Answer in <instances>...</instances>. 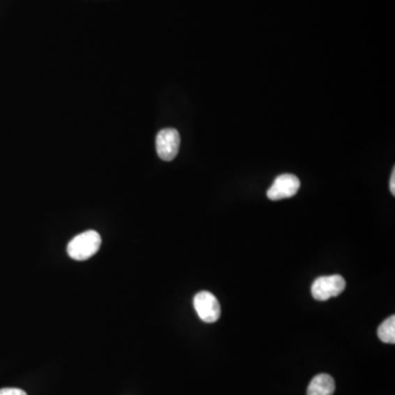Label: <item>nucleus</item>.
I'll use <instances>...</instances> for the list:
<instances>
[{
    "label": "nucleus",
    "mask_w": 395,
    "mask_h": 395,
    "mask_svg": "<svg viewBox=\"0 0 395 395\" xmlns=\"http://www.w3.org/2000/svg\"><path fill=\"white\" fill-rule=\"evenodd\" d=\"M378 337L380 341L385 343H395V318L391 316L390 318L383 322L378 328Z\"/></svg>",
    "instance_id": "obj_7"
},
{
    "label": "nucleus",
    "mask_w": 395,
    "mask_h": 395,
    "mask_svg": "<svg viewBox=\"0 0 395 395\" xmlns=\"http://www.w3.org/2000/svg\"><path fill=\"white\" fill-rule=\"evenodd\" d=\"M194 309L206 323H215L221 316V307L217 297L209 291H201L194 299Z\"/></svg>",
    "instance_id": "obj_3"
},
{
    "label": "nucleus",
    "mask_w": 395,
    "mask_h": 395,
    "mask_svg": "<svg viewBox=\"0 0 395 395\" xmlns=\"http://www.w3.org/2000/svg\"><path fill=\"white\" fill-rule=\"evenodd\" d=\"M335 391V381L326 373H320L313 378L309 387L307 395H333Z\"/></svg>",
    "instance_id": "obj_6"
},
{
    "label": "nucleus",
    "mask_w": 395,
    "mask_h": 395,
    "mask_svg": "<svg viewBox=\"0 0 395 395\" xmlns=\"http://www.w3.org/2000/svg\"><path fill=\"white\" fill-rule=\"evenodd\" d=\"M300 185L301 184L297 176L284 173L274 179V184L267 192V196L272 201L288 199L297 194Z\"/></svg>",
    "instance_id": "obj_5"
},
{
    "label": "nucleus",
    "mask_w": 395,
    "mask_h": 395,
    "mask_svg": "<svg viewBox=\"0 0 395 395\" xmlns=\"http://www.w3.org/2000/svg\"><path fill=\"white\" fill-rule=\"evenodd\" d=\"M101 238L96 231H86L75 236L68 245V253L74 261H84L100 249Z\"/></svg>",
    "instance_id": "obj_1"
},
{
    "label": "nucleus",
    "mask_w": 395,
    "mask_h": 395,
    "mask_svg": "<svg viewBox=\"0 0 395 395\" xmlns=\"http://www.w3.org/2000/svg\"><path fill=\"white\" fill-rule=\"evenodd\" d=\"M180 146V135L175 129H164L156 137V150L160 160L171 162L175 160Z\"/></svg>",
    "instance_id": "obj_4"
},
{
    "label": "nucleus",
    "mask_w": 395,
    "mask_h": 395,
    "mask_svg": "<svg viewBox=\"0 0 395 395\" xmlns=\"http://www.w3.org/2000/svg\"><path fill=\"white\" fill-rule=\"evenodd\" d=\"M390 190L391 194L395 196V169L393 168L392 176L390 179Z\"/></svg>",
    "instance_id": "obj_9"
},
{
    "label": "nucleus",
    "mask_w": 395,
    "mask_h": 395,
    "mask_svg": "<svg viewBox=\"0 0 395 395\" xmlns=\"http://www.w3.org/2000/svg\"><path fill=\"white\" fill-rule=\"evenodd\" d=\"M0 395H28L24 390L17 387H3L0 389Z\"/></svg>",
    "instance_id": "obj_8"
},
{
    "label": "nucleus",
    "mask_w": 395,
    "mask_h": 395,
    "mask_svg": "<svg viewBox=\"0 0 395 395\" xmlns=\"http://www.w3.org/2000/svg\"><path fill=\"white\" fill-rule=\"evenodd\" d=\"M346 288V281L339 274L320 277L311 288L312 295L318 301H327L331 297H337Z\"/></svg>",
    "instance_id": "obj_2"
}]
</instances>
